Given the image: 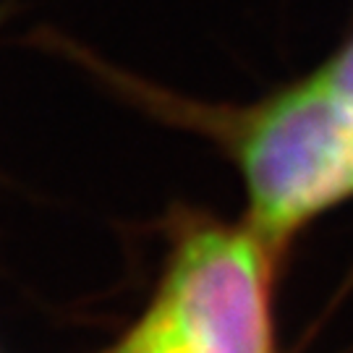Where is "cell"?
<instances>
[{
	"mask_svg": "<svg viewBox=\"0 0 353 353\" xmlns=\"http://www.w3.org/2000/svg\"><path fill=\"white\" fill-rule=\"evenodd\" d=\"M233 141L254 228L267 239L353 196V102L322 68L249 108Z\"/></svg>",
	"mask_w": 353,
	"mask_h": 353,
	"instance_id": "1",
	"label": "cell"
},
{
	"mask_svg": "<svg viewBox=\"0 0 353 353\" xmlns=\"http://www.w3.org/2000/svg\"><path fill=\"white\" fill-rule=\"evenodd\" d=\"M115 353H272L262 243L236 230L191 236Z\"/></svg>",
	"mask_w": 353,
	"mask_h": 353,
	"instance_id": "2",
	"label": "cell"
}]
</instances>
